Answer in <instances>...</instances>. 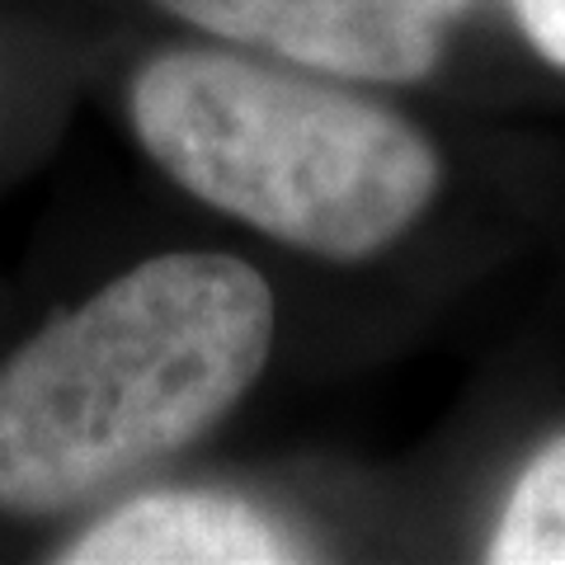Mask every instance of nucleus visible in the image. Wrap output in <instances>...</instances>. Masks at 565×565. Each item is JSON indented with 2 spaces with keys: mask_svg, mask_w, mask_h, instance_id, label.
<instances>
[{
  "mask_svg": "<svg viewBox=\"0 0 565 565\" xmlns=\"http://www.w3.org/2000/svg\"><path fill=\"white\" fill-rule=\"evenodd\" d=\"M274 292L236 255L118 274L0 367V509L62 514L180 452L250 392Z\"/></svg>",
  "mask_w": 565,
  "mask_h": 565,
  "instance_id": "f257e3e1",
  "label": "nucleus"
},
{
  "mask_svg": "<svg viewBox=\"0 0 565 565\" xmlns=\"http://www.w3.org/2000/svg\"><path fill=\"white\" fill-rule=\"evenodd\" d=\"M128 109L174 184L311 255L382 250L438 189V156L405 118L226 52L151 57Z\"/></svg>",
  "mask_w": 565,
  "mask_h": 565,
  "instance_id": "f03ea898",
  "label": "nucleus"
},
{
  "mask_svg": "<svg viewBox=\"0 0 565 565\" xmlns=\"http://www.w3.org/2000/svg\"><path fill=\"white\" fill-rule=\"evenodd\" d=\"M232 43L278 52L349 81L405 85L429 76L467 0H161Z\"/></svg>",
  "mask_w": 565,
  "mask_h": 565,
  "instance_id": "7ed1b4c3",
  "label": "nucleus"
},
{
  "mask_svg": "<svg viewBox=\"0 0 565 565\" xmlns=\"http://www.w3.org/2000/svg\"><path fill=\"white\" fill-rule=\"evenodd\" d=\"M307 556L278 519L222 490L141 494L57 552L66 565H278Z\"/></svg>",
  "mask_w": 565,
  "mask_h": 565,
  "instance_id": "20e7f679",
  "label": "nucleus"
},
{
  "mask_svg": "<svg viewBox=\"0 0 565 565\" xmlns=\"http://www.w3.org/2000/svg\"><path fill=\"white\" fill-rule=\"evenodd\" d=\"M486 556L500 565H565V438L527 462Z\"/></svg>",
  "mask_w": 565,
  "mask_h": 565,
  "instance_id": "39448f33",
  "label": "nucleus"
},
{
  "mask_svg": "<svg viewBox=\"0 0 565 565\" xmlns=\"http://www.w3.org/2000/svg\"><path fill=\"white\" fill-rule=\"evenodd\" d=\"M514 14L542 57L565 66V0H514Z\"/></svg>",
  "mask_w": 565,
  "mask_h": 565,
  "instance_id": "423d86ee",
  "label": "nucleus"
}]
</instances>
